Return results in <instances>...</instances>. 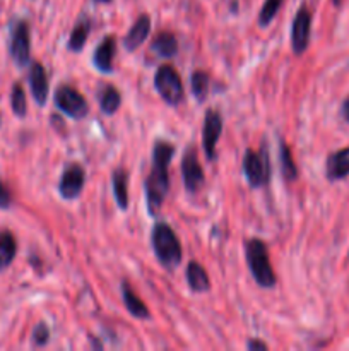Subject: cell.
I'll return each instance as SVG.
<instances>
[{
    "instance_id": "obj_19",
    "label": "cell",
    "mask_w": 349,
    "mask_h": 351,
    "mask_svg": "<svg viewBox=\"0 0 349 351\" xmlns=\"http://www.w3.org/2000/svg\"><path fill=\"white\" fill-rule=\"evenodd\" d=\"M112 184L113 194H115L116 199V206L125 211V209L129 208V191H127V185H129V173H127L125 168L120 167L113 171Z\"/></svg>"
},
{
    "instance_id": "obj_20",
    "label": "cell",
    "mask_w": 349,
    "mask_h": 351,
    "mask_svg": "<svg viewBox=\"0 0 349 351\" xmlns=\"http://www.w3.org/2000/svg\"><path fill=\"white\" fill-rule=\"evenodd\" d=\"M151 50L161 58H173L178 51V41L177 38H174V34L163 31V33H159L153 40Z\"/></svg>"
},
{
    "instance_id": "obj_6",
    "label": "cell",
    "mask_w": 349,
    "mask_h": 351,
    "mask_svg": "<svg viewBox=\"0 0 349 351\" xmlns=\"http://www.w3.org/2000/svg\"><path fill=\"white\" fill-rule=\"evenodd\" d=\"M53 103L64 115L70 117L74 120L84 119L89 113V105L86 98L72 86H58L53 93Z\"/></svg>"
},
{
    "instance_id": "obj_24",
    "label": "cell",
    "mask_w": 349,
    "mask_h": 351,
    "mask_svg": "<svg viewBox=\"0 0 349 351\" xmlns=\"http://www.w3.org/2000/svg\"><path fill=\"white\" fill-rule=\"evenodd\" d=\"M192 95L198 103H204L209 95V75L204 71H195L190 77Z\"/></svg>"
},
{
    "instance_id": "obj_31",
    "label": "cell",
    "mask_w": 349,
    "mask_h": 351,
    "mask_svg": "<svg viewBox=\"0 0 349 351\" xmlns=\"http://www.w3.org/2000/svg\"><path fill=\"white\" fill-rule=\"evenodd\" d=\"M94 2H98V3H108L109 0H94Z\"/></svg>"
},
{
    "instance_id": "obj_28",
    "label": "cell",
    "mask_w": 349,
    "mask_h": 351,
    "mask_svg": "<svg viewBox=\"0 0 349 351\" xmlns=\"http://www.w3.org/2000/svg\"><path fill=\"white\" fill-rule=\"evenodd\" d=\"M10 206V194L9 191L5 189V185L0 182V208L7 209Z\"/></svg>"
},
{
    "instance_id": "obj_16",
    "label": "cell",
    "mask_w": 349,
    "mask_h": 351,
    "mask_svg": "<svg viewBox=\"0 0 349 351\" xmlns=\"http://www.w3.org/2000/svg\"><path fill=\"white\" fill-rule=\"evenodd\" d=\"M187 283L194 293H205V291L211 290V280H209L207 273H205L204 266H201L198 263L192 261L187 266Z\"/></svg>"
},
{
    "instance_id": "obj_3",
    "label": "cell",
    "mask_w": 349,
    "mask_h": 351,
    "mask_svg": "<svg viewBox=\"0 0 349 351\" xmlns=\"http://www.w3.org/2000/svg\"><path fill=\"white\" fill-rule=\"evenodd\" d=\"M245 256L253 280L262 288L276 287V274L269 263V252L262 240L252 239L245 243Z\"/></svg>"
},
{
    "instance_id": "obj_10",
    "label": "cell",
    "mask_w": 349,
    "mask_h": 351,
    "mask_svg": "<svg viewBox=\"0 0 349 351\" xmlns=\"http://www.w3.org/2000/svg\"><path fill=\"white\" fill-rule=\"evenodd\" d=\"M222 132V119L218 110L209 108L204 117V127H202V146H204L205 158L212 161L216 158V144Z\"/></svg>"
},
{
    "instance_id": "obj_29",
    "label": "cell",
    "mask_w": 349,
    "mask_h": 351,
    "mask_svg": "<svg viewBox=\"0 0 349 351\" xmlns=\"http://www.w3.org/2000/svg\"><path fill=\"white\" fill-rule=\"evenodd\" d=\"M246 348L250 351H255V350H267V345L266 343L259 341V339H250L248 343H246Z\"/></svg>"
},
{
    "instance_id": "obj_7",
    "label": "cell",
    "mask_w": 349,
    "mask_h": 351,
    "mask_svg": "<svg viewBox=\"0 0 349 351\" xmlns=\"http://www.w3.org/2000/svg\"><path fill=\"white\" fill-rule=\"evenodd\" d=\"M10 57L16 62L17 67H24L29 64L31 57V38L29 26L26 21H17L14 23L10 31Z\"/></svg>"
},
{
    "instance_id": "obj_2",
    "label": "cell",
    "mask_w": 349,
    "mask_h": 351,
    "mask_svg": "<svg viewBox=\"0 0 349 351\" xmlns=\"http://www.w3.org/2000/svg\"><path fill=\"white\" fill-rule=\"evenodd\" d=\"M151 242H153L154 254L157 257V263L166 271H173L181 263V245L177 233L173 232L168 223L159 221L154 225L151 233Z\"/></svg>"
},
{
    "instance_id": "obj_27",
    "label": "cell",
    "mask_w": 349,
    "mask_h": 351,
    "mask_svg": "<svg viewBox=\"0 0 349 351\" xmlns=\"http://www.w3.org/2000/svg\"><path fill=\"white\" fill-rule=\"evenodd\" d=\"M50 341V329L44 322H40L36 328L33 329V343L36 346H44Z\"/></svg>"
},
{
    "instance_id": "obj_22",
    "label": "cell",
    "mask_w": 349,
    "mask_h": 351,
    "mask_svg": "<svg viewBox=\"0 0 349 351\" xmlns=\"http://www.w3.org/2000/svg\"><path fill=\"white\" fill-rule=\"evenodd\" d=\"M17 252L16 239L10 232L0 233V273L12 264Z\"/></svg>"
},
{
    "instance_id": "obj_21",
    "label": "cell",
    "mask_w": 349,
    "mask_h": 351,
    "mask_svg": "<svg viewBox=\"0 0 349 351\" xmlns=\"http://www.w3.org/2000/svg\"><path fill=\"white\" fill-rule=\"evenodd\" d=\"M120 103H122V96L116 91L115 86H103L101 93H99V108H101V112L106 113V115H115L116 110L120 108Z\"/></svg>"
},
{
    "instance_id": "obj_25",
    "label": "cell",
    "mask_w": 349,
    "mask_h": 351,
    "mask_svg": "<svg viewBox=\"0 0 349 351\" xmlns=\"http://www.w3.org/2000/svg\"><path fill=\"white\" fill-rule=\"evenodd\" d=\"M10 105H12V112L16 117L23 119L27 113V105H26V95H24V89L21 84L12 86V93H10Z\"/></svg>"
},
{
    "instance_id": "obj_15",
    "label": "cell",
    "mask_w": 349,
    "mask_h": 351,
    "mask_svg": "<svg viewBox=\"0 0 349 351\" xmlns=\"http://www.w3.org/2000/svg\"><path fill=\"white\" fill-rule=\"evenodd\" d=\"M325 173H327L328 180H341L349 175V147L339 149L332 153L327 160V167H325Z\"/></svg>"
},
{
    "instance_id": "obj_1",
    "label": "cell",
    "mask_w": 349,
    "mask_h": 351,
    "mask_svg": "<svg viewBox=\"0 0 349 351\" xmlns=\"http://www.w3.org/2000/svg\"><path fill=\"white\" fill-rule=\"evenodd\" d=\"M174 154V146L168 141H156L153 149V167L151 173L146 178V204L151 216H157L159 209L163 208L164 197L170 191V168L171 158Z\"/></svg>"
},
{
    "instance_id": "obj_8",
    "label": "cell",
    "mask_w": 349,
    "mask_h": 351,
    "mask_svg": "<svg viewBox=\"0 0 349 351\" xmlns=\"http://www.w3.org/2000/svg\"><path fill=\"white\" fill-rule=\"evenodd\" d=\"M181 177H183L185 189L190 194H195L205 182L204 170H202L201 163H198L197 151L192 146L185 149L183 158H181Z\"/></svg>"
},
{
    "instance_id": "obj_18",
    "label": "cell",
    "mask_w": 349,
    "mask_h": 351,
    "mask_svg": "<svg viewBox=\"0 0 349 351\" xmlns=\"http://www.w3.org/2000/svg\"><path fill=\"white\" fill-rule=\"evenodd\" d=\"M122 298H123V304H125L127 311L130 312V314L133 315L135 319H149L151 314H149V308H147V305L144 304L142 300H140L139 297L135 295V291L130 288V285L127 283V281H123L122 283Z\"/></svg>"
},
{
    "instance_id": "obj_32",
    "label": "cell",
    "mask_w": 349,
    "mask_h": 351,
    "mask_svg": "<svg viewBox=\"0 0 349 351\" xmlns=\"http://www.w3.org/2000/svg\"><path fill=\"white\" fill-rule=\"evenodd\" d=\"M342 2V0H334V3H335V5H339V3H341Z\"/></svg>"
},
{
    "instance_id": "obj_14",
    "label": "cell",
    "mask_w": 349,
    "mask_h": 351,
    "mask_svg": "<svg viewBox=\"0 0 349 351\" xmlns=\"http://www.w3.org/2000/svg\"><path fill=\"white\" fill-rule=\"evenodd\" d=\"M151 33V17L147 14H140L135 23L129 29V33L123 38V47L127 51H133L147 40Z\"/></svg>"
},
{
    "instance_id": "obj_9",
    "label": "cell",
    "mask_w": 349,
    "mask_h": 351,
    "mask_svg": "<svg viewBox=\"0 0 349 351\" xmlns=\"http://www.w3.org/2000/svg\"><path fill=\"white\" fill-rule=\"evenodd\" d=\"M86 184V171L79 163H68L65 165L64 173L60 177V184H58V191L65 201H74L81 195L82 189Z\"/></svg>"
},
{
    "instance_id": "obj_30",
    "label": "cell",
    "mask_w": 349,
    "mask_h": 351,
    "mask_svg": "<svg viewBox=\"0 0 349 351\" xmlns=\"http://www.w3.org/2000/svg\"><path fill=\"white\" fill-rule=\"evenodd\" d=\"M341 113H342V119H344L346 122H349V96L344 99V103H342Z\"/></svg>"
},
{
    "instance_id": "obj_11",
    "label": "cell",
    "mask_w": 349,
    "mask_h": 351,
    "mask_svg": "<svg viewBox=\"0 0 349 351\" xmlns=\"http://www.w3.org/2000/svg\"><path fill=\"white\" fill-rule=\"evenodd\" d=\"M310 31H311V14L307 9V5H301L296 12L291 27V45L293 51L296 55L305 53L310 43Z\"/></svg>"
},
{
    "instance_id": "obj_5",
    "label": "cell",
    "mask_w": 349,
    "mask_h": 351,
    "mask_svg": "<svg viewBox=\"0 0 349 351\" xmlns=\"http://www.w3.org/2000/svg\"><path fill=\"white\" fill-rule=\"evenodd\" d=\"M154 88L170 106L180 105L183 99V84L171 65H161L154 74Z\"/></svg>"
},
{
    "instance_id": "obj_17",
    "label": "cell",
    "mask_w": 349,
    "mask_h": 351,
    "mask_svg": "<svg viewBox=\"0 0 349 351\" xmlns=\"http://www.w3.org/2000/svg\"><path fill=\"white\" fill-rule=\"evenodd\" d=\"M91 27H92L91 19H89L86 14H82V16L77 19V23H75L74 29H72V33H70V38H68V41H67L68 50L74 51V53L82 51L86 41H88L89 33H91Z\"/></svg>"
},
{
    "instance_id": "obj_13",
    "label": "cell",
    "mask_w": 349,
    "mask_h": 351,
    "mask_svg": "<svg viewBox=\"0 0 349 351\" xmlns=\"http://www.w3.org/2000/svg\"><path fill=\"white\" fill-rule=\"evenodd\" d=\"M116 51V40L109 34L101 40V43L96 47L92 55V65L103 74H109L113 71V57Z\"/></svg>"
},
{
    "instance_id": "obj_23",
    "label": "cell",
    "mask_w": 349,
    "mask_h": 351,
    "mask_svg": "<svg viewBox=\"0 0 349 351\" xmlns=\"http://www.w3.org/2000/svg\"><path fill=\"white\" fill-rule=\"evenodd\" d=\"M279 158H281V173H283L284 180L294 182L298 178V168L294 165L293 156H291V151L287 147V144L284 141H281L279 146Z\"/></svg>"
},
{
    "instance_id": "obj_12",
    "label": "cell",
    "mask_w": 349,
    "mask_h": 351,
    "mask_svg": "<svg viewBox=\"0 0 349 351\" xmlns=\"http://www.w3.org/2000/svg\"><path fill=\"white\" fill-rule=\"evenodd\" d=\"M29 88L33 93L34 101L40 106L47 105L48 93H50V86H48V75L43 65L40 62H33L29 71Z\"/></svg>"
},
{
    "instance_id": "obj_4",
    "label": "cell",
    "mask_w": 349,
    "mask_h": 351,
    "mask_svg": "<svg viewBox=\"0 0 349 351\" xmlns=\"http://www.w3.org/2000/svg\"><path fill=\"white\" fill-rule=\"evenodd\" d=\"M270 171H272V168H270V158L266 146L259 153L253 149L245 151V156H243V175H245L250 187H267L270 182Z\"/></svg>"
},
{
    "instance_id": "obj_26",
    "label": "cell",
    "mask_w": 349,
    "mask_h": 351,
    "mask_svg": "<svg viewBox=\"0 0 349 351\" xmlns=\"http://www.w3.org/2000/svg\"><path fill=\"white\" fill-rule=\"evenodd\" d=\"M281 5H283V0H266L262 5V9H260V14H259V24L262 27H267L270 23H272V19L276 17V14L279 12Z\"/></svg>"
}]
</instances>
